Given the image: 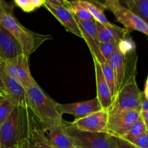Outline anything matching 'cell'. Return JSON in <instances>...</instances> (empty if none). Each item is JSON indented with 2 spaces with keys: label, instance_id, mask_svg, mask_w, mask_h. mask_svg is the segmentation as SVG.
<instances>
[{
  "label": "cell",
  "instance_id": "6da1fadb",
  "mask_svg": "<svg viewBox=\"0 0 148 148\" xmlns=\"http://www.w3.org/2000/svg\"><path fill=\"white\" fill-rule=\"evenodd\" d=\"M29 110L42 128L62 124V116L57 110L56 101L51 98L36 83L27 89Z\"/></svg>",
  "mask_w": 148,
  "mask_h": 148
},
{
  "label": "cell",
  "instance_id": "7a4b0ae2",
  "mask_svg": "<svg viewBox=\"0 0 148 148\" xmlns=\"http://www.w3.org/2000/svg\"><path fill=\"white\" fill-rule=\"evenodd\" d=\"M13 10L5 12L0 17V25L12 34L20 43L25 56L30 57L45 41L51 39L49 35L39 34L25 27L12 13Z\"/></svg>",
  "mask_w": 148,
  "mask_h": 148
},
{
  "label": "cell",
  "instance_id": "3957f363",
  "mask_svg": "<svg viewBox=\"0 0 148 148\" xmlns=\"http://www.w3.org/2000/svg\"><path fill=\"white\" fill-rule=\"evenodd\" d=\"M29 110L16 106L8 118L0 124V143L3 148L17 145L23 140Z\"/></svg>",
  "mask_w": 148,
  "mask_h": 148
},
{
  "label": "cell",
  "instance_id": "277c9868",
  "mask_svg": "<svg viewBox=\"0 0 148 148\" xmlns=\"http://www.w3.org/2000/svg\"><path fill=\"white\" fill-rule=\"evenodd\" d=\"M63 126L75 146L81 148H117L115 137L108 133L79 131L66 121H63Z\"/></svg>",
  "mask_w": 148,
  "mask_h": 148
},
{
  "label": "cell",
  "instance_id": "5b68a950",
  "mask_svg": "<svg viewBox=\"0 0 148 148\" xmlns=\"http://www.w3.org/2000/svg\"><path fill=\"white\" fill-rule=\"evenodd\" d=\"M107 62L114 72L116 92L127 82L136 77L137 63L136 51L124 54L119 49Z\"/></svg>",
  "mask_w": 148,
  "mask_h": 148
},
{
  "label": "cell",
  "instance_id": "8992f818",
  "mask_svg": "<svg viewBox=\"0 0 148 148\" xmlns=\"http://www.w3.org/2000/svg\"><path fill=\"white\" fill-rule=\"evenodd\" d=\"M143 99V92L137 85L136 77H134L116 92L108 112L111 114L119 111H141Z\"/></svg>",
  "mask_w": 148,
  "mask_h": 148
},
{
  "label": "cell",
  "instance_id": "52a82bcc",
  "mask_svg": "<svg viewBox=\"0 0 148 148\" xmlns=\"http://www.w3.org/2000/svg\"><path fill=\"white\" fill-rule=\"evenodd\" d=\"M104 9L110 10L119 23L130 33L132 30L139 31L148 36V25L132 10L118 0H106L101 3Z\"/></svg>",
  "mask_w": 148,
  "mask_h": 148
},
{
  "label": "cell",
  "instance_id": "ba28073f",
  "mask_svg": "<svg viewBox=\"0 0 148 148\" xmlns=\"http://www.w3.org/2000/svg\"><path fill=\"white\" fill-rule=\"evenodd\" d=\"M0 77L5 88L7 96L17 107L29 110L27 89L10 77L4 69V60L0 58Z\"/></svg>",
  "mask_w": 148,
  "mask_h": 148
},
{
  "label": "cell",
  "instance_id": "9c48e42d",
  "mask_svg": "<svg viewBox=\"0 0 148 148\" xmlns=\"http://www.w3.org/2000/svg\"><path fill=\"white\" fill-rule=\"evenodd\" d=\"M140 117V111H137L108 113L106 133L114 137H123Z\"/></svg>",
  "mask_w": 148,
  "mask_h": 148
},
{
  "label": "cell",
  "instance_id": "30bf717a",
  "mask_svg": "<svg viewBox=\"0 0 148 148\" xmlns=\"http://www.w3.org/2000/svg\"><path fill=\"white\" fill-rule=\"evenodd\" d=\"M4 69L10 77L18 81L26 89L37 83L30 74L29 57L25 55L4 60Z\"/></svg>",
  "mask_w": 148,
  "mask_h": 148
},
{
  "label": "cell",
  "instance_id": "8fae6325",
  "mask_svg": "<svg viewBox=\"0 0 148 148\" xmlns=\"http://www.w3.org/2000/svg\"><path fill=\"white\" fill-rule=\"evenodd\" d=\"M18 145L19 148H56L52 145L42 134L38 122L30 110L24 137Z\"/></svg>",
  "mask_w": 148,
  "mask_h": 148
},
{
  "label": "cell",
  "instance_id": "7c38bea8",
  "mask_svg": "<svg viewBox=\"0 0 148 148\" xmlns=\"http://www.w3.org/2000/svg\"><path fill=\"white\" fill-rule=\"evenodd\" d=\"M108 112L101 110L87 116L75 119L71 124L79 131L92 133L106 132Z\"/></svg>",
  "mask_w": 148,
  "mask_h": 148
},
{
  "label": "cell",
  "instance_id": "4fadbf2b",
  "mask_svg": "<svg viewBox=\"0 0 148 148\" xmlns=\"http://www.w3.org/2000/svg\"><path fill=\"white\" fill-rule=\"evenodd\" d=\"M57 110L62 116L64 114H69L75 116V119H77L101 111L102 108L98 98H95L82 102L66 104L58 103Z\"/></svg>",
  "mask_w": 148,
  "mask_h": 148
},
{
  "label": "cell",
  "instance_id": "5bb4252c",
  "mask_svg": "<svg viewBox=\"0 0 148 148\" xmlns=\"http://www.w3.org/2000/svg\"><path fill=\"white\" fill-rule=\"evenodd\" d=\"M79 30L82 33V38L85 40L90 51L91 52L92 58H95L100 64L106 62L101 55L100 51V43L97 34L95 20L83 21L76 18Z\"/></svg>",
  "mask_w": 148,
  "mask_h": 148
},
{
  "label": "cell",
  "instance_id": "9a60e30c",
  "mask_svg": "<svg viewBox=\"0 0 148 148\" xmlns=\"http://www.w3.org/2000/svg\"><path fill=\"white\" fill-rule=\"evenodd\" d=\"M43 6L56 17L66 31L82 38V33L79 30L76 17L69 9L65 7H54L48 4L46 0Z\"/></svg>",
  "mask_w": 148,
  "mask_h": 148
},
{
  "label": "cell",
  "instance_id": "2e32d148",
  "mask_svg": "<svg viewBox=\"0 0 148 148\" xmlns=\"http://www.w3.org/2000/svg\"><path fill=\"white\" fill-rule=\"evenodd\" d=\"M23 54L18 41L10 31L0 25V58L6 61Z\"/></svg>",
  "mask_w": 148,
  "mask_h": 148
},
{
  "label": "cell",
  "instance_id": "e0dca14e",
  "mask_svg": "<svg viewBox=\"0 0 148 148\" xmlns=\"http://www.w3.org/2000/svg\"><path fill=\"white\" fill-rule=\"evenodd\" d=\"M95 66V79H96L97 97L102 110L108 111L113 103V97L111 90L104 78L100 64L95 58H92Z\"/></svg>",
  "mask_w": 148,
  "mask_h": 148
},
{
  "label": "cell",
  "instance_id": "ac0fdd59",
  "mask_svg": "<svg viewBox=\"0 0 148 148\" xmlns=\"http://www.w3.org/2000/svg\"><path fill=\"white\" fill-rule=\"evenodd\" d=\"M40 130L42 134L46 137V140L55 147L71 148L74 146L70 137L65 132L63 122L62 124L53 126L48 128H42L40 127Z\"/></svg>",
  "mask_w": 148,
  "mask_h": 148
},
{
  "label": "cell",
  "instance_id": "d6986e66",
  "mask_svg": "<svg viewBox=\"0 0 148 148\" xmlns=\"http://www.w3.org/2000/svg\"><path fill=\"white\" fill-rule=\"evenodd\" d=\"M97 34L100 43L111 41V40H121L130 35L127 30L114 24L104 25L95 21Z\"/></svg>",
  "mask_w": 148,
  "mask_h": 148
},
{
  "label": "cell",
  "instance_id": "ffe728a7",
  "mask_svg": "<svg viewBox=\"0 0 148 148\" xmlns=\"http://www.w3.org/2000/svg\"><path fill=\"white\" fill-rule=\"evenodd\" d=\"M79 2L89 11V12L92 14V17L96 22L102 25H110L112 24L111 22L107 20L106 17L104 14V10L105 9L102 6L101 2L85 1V0H84V1L79 0Z\"/></svg>",
  "mask_w": 148,
  "mask_h": 148
},
{
  "label": "cell",
  "instance_id": "44dd1931",
  "mask_svg": "<svg viewBox=\"0 0 148 148\" xmlns=\"http://www.w3.org/2000/svg\"><path fill=\"white\" fill-rule=\"evenodd\" d=\"M121 3L138 15L148 25V0H126Z\"/></svg>",
  "mask_w": 148,
  "mask_h": 148
},
{
  "label": "cell",
  "instance_id": "7402d4cb",
  "mask_svg": "<svg viewBox=\"0 0 148 148\" xmlns=\"http://www.w3.org/2000/svg\"><path fill=\"white\" fill-rule=\"evenodd\" d=\"M68 9L72 12L75 17L79 20H83V21L95 20L89 11L81 4L79 0L69 1Z\"/></svg>",
  "mask_w": 148,
  "mask_h": 148
},
{
  "label": "cell",
  "instance_id": "603a6c76",
  "mask_svg": "<svg viewBox=\"0 0 148 148\" xmlns=\"http://www.w3.org/2000/svg\"><path fill=\"white\" fill-rule=\"evenodd\" d=\"M100 64V63H99ZM101 70H102L104 78L108 84V87L111 90V95H112L113 99L114 96L116 94V82H115V77H114V72L111 68L110 65L108 64V62H105L103 64H100Z\"/></svg>",
  "mask_w": 148,
  "mask_h": 148
},
{
  "label": "cell",
  "instance_id": "cb8c5ba5",
  "mask_svg": "<svg viewBox=\"0 0 148 148\" xmlns=\"http://www.w3.org/2000/svg\"><path fill=\"white\" fill-rule=\"evenodd\" d=\"M14 3L25 12H32L44 5L45 0H14Z\"/></svg>",
  "mask_w": 148,
  "mask_h": 148
},
{
  "label": "cell",
  "instance_id": "d4e9b609",
  "mask_svg": "<svg viewBox=\"0 0 148 148\" xmlns=\"http://www.w3.org/2000/svg\"><path fill=\"white\" fill-rule=\"evenodd\" d=\"M16 106L7 97H0V124L9 117Z\"/></svg>",
  "mask_w": 148,
  "mask_h": 148
},
{
  "label": "cell",
  "instance_id": "484cf974",
  "mask_svg": "<svg viewBox=\"0 0 148 148\" xmlns=\"http://www.w3.org/2000/svg\"><path fill=\"white\" fill-rule=\"evenodd\" d=\"M146 132H147V129H146L145 125L142 120L141 117H140V119L133 124L128 132L121 138L124 139L127 141H131L132 140L144 134Z\"/></svg>",
  "mask_w": 148,
  "mask_h": 148
},
{
  "label": "cell",
  "instance_id": "4316f807",
  "mask_svg": "<svg viewBox=\"0 0 148 148\" xmlns=\"http://www.w3.org/2000/svg\"><path fill=\"white\" fill-rule=\"evenodd\" d=\"M120 41L121 40H111L105 43H101L100 51L106 62L118 50Z\"/></svg>",
  "mask_w": 148,
  "mask_h": 148
},
{
  "label": "cell",
  "instance_id": "83f0119b",
  "mask_svg": "<svg viewBox=\"0 0 148 148\" xmlns=\"http://www.w3.org/2000/svg\"><path fill=\"white\" fill-rule=\"evenodd\" d=\"M130 142L140 148H148V132L147 131L139 137L132 140Z\"/></svg>",
  "mask_w": 148,
  "mask_h": 148
},
{
  "label": "cell",
  "instance_id": "f1b7e54d",
  "mask_svg": "<svg viewBox=\"0 0 148 148\" xmlns=\"http://www.w3.org/2000/svg\"><path fill=\"white\" fill-rule=\"evenodd\" d=\"M115 140L117 148H140L121 137H115Z\"/></svg>",
  "mask_w": 148,
  "mask_h": 148
},
{
  "label": "cell",
  "instance_id": "f546056e",
  "mask_svg": "<svg viewBox=\"0 0 148 148\" xmlns=\"http://www.w3.org/2000/svg\"><path fill=\"white\" fill-rule=\"evenodd\" d=\"M48 4L54 7H65L68 8L69 1L66 0H46Z\"/></svg>",
  "mask_w": 148,
  "mask_h": 148
},
{
  "label": "cell",
  "instance_id": "4dcf8cb0",
  "mask_svg": "<svg viewBox=\"0 0 148 148\" xmlns=\"http://www.w3.org/2000/svg\"><path fill=\"white\" fill-rule=\"evenodd\" d=\"M13 9H14V7L12 5L5 2V1L0 0V17L5 12L9 11V10H13Z\"/></svg>",
  "mask_w": 148,
  "mask_h": 148
},
{
  "label": "cell",
  "instance_id": "1f68e13d",
  "mask_svg": "<svg viewBox=\"0 0 148 148\" xmlns=\"http://www.w3.org/2000/svg\"><path fill=\"white\" fill-rule=\"evenodd\" d=\"M140 117L144 122L146 129L148 130V111H140Z\"/></svg>",
  "mask_w": 148,
  "mask_h": 148
},
{
  "label": "cell",
  "instance_id": "d6a6232c",
  "mask_svg": "<svg viewBox=\"0 0 148 148\" xmlns=\"http://www.w3.org/2000/svg\"><path fill=\"white\" fill-rule=\"evenodd\" d=\"M0 95H1V96H5V97L7 96L5 88H4V83H3L1 77H0Z\"/></svg>",
  "mask_w": 148,
  "mask_h": 148
},
{
  "label": "cell",
  "instance_id": "836d02e7",
  "mask_svg": "<svg viewBox=\"0 0 148 148\" xmlns=\"http://www.w3.org/2000/svg\"><path fill=\"white\" fill-rule=\"evenodd\" d=\"M143 95H144V98L145 100L148 101V79L147 78L145 81V88L144 91H143Z\"/></svg>",
  "mask_w": 148,
  "mask_h": 148
},
{
  "label": "cell",
  "instance_id": "e575fe53",
  "mask_svg": "<svg viewBox=\"0 0 148 148\" xmlns=\"http://www.w3.org/2000/svg\"><path fill=\"white\" fill-rule=\"evenodd\" d=\"M148 111V101L144 98L142 103L141 106V111Z\"/></svg>",
  "mask_w": 148,
  "mask_h": 148
},
{
  "label": "cell",
  "instance_id": "d590c367",
  "mask_svg": "<svg viewBox=\"0 0 148 148\" xmlns=\"http://www.w3.org/2000/svg\"><path fill=\"white\" fill-rule=\"evenodd\" d=\"M71 148H81V147H77V146H75V145H74V146H72V147H71Z\"/></svg>",
  "mask_w": 148,
  "mask_h": 148
},
{
  "label": "cell",
  "instance_id": "8d00e7d4",
  "mask_svg": "<svg viewBox=\"0 0 148 148\" xmlns=\"http://www.w3.org/2000/svg\"><path fill=\"white\" fill-rule=\"evenodd\" d=\"M11 148H19V145H17L14 146V147H11Z\"/></svg>",
  "mask_w": 148,
  "mask_h": 148
},
{
  "label": "cell",
  "instance_id": "74e56055",
  "mask_svg": "<svg viewBox=\"0 0 148 148\" xmlns=\"http://www.w3.org/2000/svg\"><path fill=\"white\" fill-rule=\"evenodd\" d=\"M0 148H3L2 145H1V143H0Z\"/></svg>",
  "mask_w": 148,
  "mask_h": 148
},
{
  "label": "cell",
  "instance_id": "f35d334b",
  "mask_svg": "<svg viewBox=\"0 0 148 148\" xmlns=\"http://www.w3.org/2000/svg\"><path fill=\"white\" fill-rule=\"evenodd\" d=\"M1 95H0V97H1Z\"/></svg>",
  "mask_w": 148,
  "mask_h": 148
},
{
  "label": "cell",
  "instance_id": "ab89813d",
  "mask_svg": "<svg viewBox=\"0 0 148 148\" xmlns=\"http://www.w3.org/2000/svg\"><path fill=\"white\" fill-rule=\"evenodd\" d=\"M147 79H148V75H147Z\"/></svg>",
  "mask_w": 148,
  "mask_h": 148
},
{
  "label": "cell",
  "instance_id": "60d3db41",
  "mask_svg": "<svg viewBox=\"0 0 148 148\" xmlns=\"http://www.w3.org/2000/svg\"><path fill=\"white\" fill-rule=\"evenodd\" d=\"M147 132H148V130H147Z\"/></svg>",
  "mask_w": 148,
  "mask_h": 148
}]
</instances>
